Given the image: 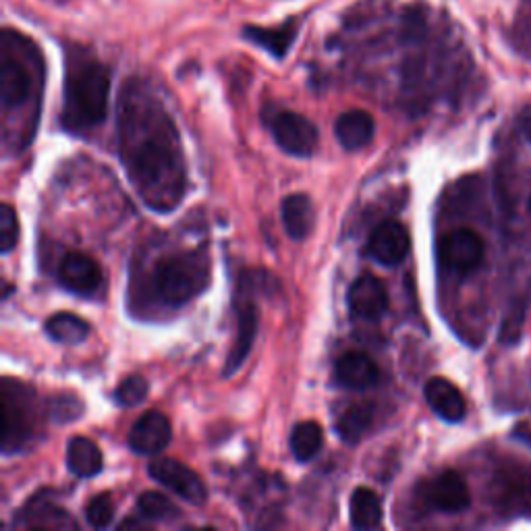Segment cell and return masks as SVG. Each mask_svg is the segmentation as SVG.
<instances>
[{
  "mask_svg": "<svg viewBox=\"0 0 531 531\" xmlns=\"http://www.w3.org/2000/svg\"><path fill=\"white\" fill-rule=\"evenodd\" d=\"M121 158L146 206L171 212L185 195L187 175L173 119L142 81H129L121 96Z\"/></svg>",
  "mask_w": 531,
  "mask_h": 531,
  "instance_id": "1",
  "label": "cell"
},
{
  "mask_svg": "<svg viewBox=\"0 0 531 531\" xmlns=\"http://www.w3.org/2000/svg\"><path fill=\"white\" fill-rule=\"evenodd\" d=\"M110 98V69L86 46L65 48L63 127L71 133L90 131L104 123Z\"/></svg>",
  "mask_w": 531,
  "mask_h": 531,
  "instance_id": "2",
  "label": "cell"
},
{
  "mask_svg": "<svg viewBox=\"0 0 531 531\" xmlns=\"http://www.w3.org/2000/svg\"><path fill=\"white\" fill-rule=\"evenodd\" d=\"M44 61L40 48L23 34L5 27L0 36V100L3 108L19 110L40 94Z\"/></svg>",
  "mask_w": 531,
  "mask_h": 531,
  "instance_id": "3",
  "label": "cell"
},
{
  "mask_svg": "<svg viewBox=\"0 0 531 531\" xmlns=\"http://www.w3.org/2000/svg\"><path fill=\"white\" fill-rule=\"evenodd\" d=\"M210 258L206 249H191L158 262L154 270V291L169 307H183L208 289Z\"/></svg>",
  "mask_w": 531,
  "mask_h": 531,
  "instance_id": "4",
  "label": "cell"
},
{
  "mask_svg": "<svg viewBox=\"0 0 531 531\" xmlns=\"http://www.w3.org/2000/svg\"><path fill=\"white\" fill-rule=\"evenodd\" d=\"M264 119L276 146L283 152L297 158H307L316 152L320 133L310 119L291 110H270Z\"/></svg>",
  "mask_w": 531,
  "mask_h": 531,
  "instance_id": "5",
  "label": "cell"
},
{
  "mask_svg": "<svg viewBox=\"0 0 531 531\" xmlns=\"http://www.w3.org/2000/svg\"><path fill=\"white\" fill-rule=\"evenodd\" d=\"M251 274L245 272L239 278V289L235 295V314H237V337L231 349V355L227 359V368L225 376H233L251 353V347H254L256 334H258V322H260V312L258 305L254 301V295H251Z\"/></svg>",
  "mask_w": 531,
  "mask_h": 531,
  "instance_id": "6",
  "label": "cell"
},
{
  "mask_svg": "<svg viewBox=\"0 0 531 531\" xmlns=\"http://www.w3.org/2000/svg\"><path fill=\"white\" fill-rule=\"evenodd\" d=\"M486 256L484 239L471 229H457L444 235L438 243V258L446 270L455 274H471L478 270Z\"/></svg>",
  "mask_w": 531,
  "mask_h": 531,
  "instance_id": "7",
  "label": "cell"
},
{
  "mask_svg": "<svg viewBox=\"0 0 531 531\" xmlns=\"http://www.w3.org/2000/svg\"><path fill=\"white\" fill-rule=\"evenodd\" d=\"M30 399H32L30 388L9 378L5 380V386H3V413H5L3 446L7 453L17 451L15 446H19L27 436L32 434Z\"/></svg>",
  "mask_w": 531,
  "mask_h": 531,
  "instance_id": "8",
  "label": "cell"
},
{
  "mask_svg": "<svg viewBox=\"0 0 531 531\" xmlns=\"http://www.w3.org/2000/svg\"><path fill=\"white\" fill-rule=\"evenodd\" d=\"M148 471L158 484L173 490L177 496L191 502V505H204L208 498L204 480L191 467L183 465L177 459H158L150 465Z\"/></svg>",
  "mask_w": 531,
  "mask_h": 531,
  "instance_id": "9",
  "label": "cell"
},
{
  "mask_svg": "<svg viewBox=\"0 0 531 531\" xmlns=\"http://www.w3.org/2000/svg\"><path fill=\"white\" fill-rule=\"evenodd\" d=\"M173 428L169 417L160 411H148L137 419L129 432V449L137 455H158L171 444Z\"/></svg>",
  "mask_w": 531,
  "mask_h": 531,
  "instance_id": "10",
  "label": "cell"
},
{
  "mask_svg": "<svg viewBox=\"0 0 531 531\" xmlns=\"http://www.w3.org/2000/svg\"><path fill=\"white\" fill-rule=\"evenodd\" d=\"M409 247H411V239H409L407 229L401 225V222L388 220V222H382V225L376 227V231L370 235L368 254L378 264L393 268V266H399L407 258Z\"/></svg>",
  "mask_w": 531,
  "mask_h": 531,
  "instance_id": "11",
  "label": "cell"
},
{
  "mask_svg": "<svg viewBox=\"0 0 531 531\" xmlns=\"http://www.w3.org/2000/svg\"><path fill=\"white\" fill-rule=\"evenodd\" d=\"M349 310L355 318L376 322L388 310V293L380 278L372 274H363L349 289Z\"/></svg>",
  "mask_w": 531,
  "mask_h": 531,
  "instance_id": "12",
  "label": "cell"
},
{
  "mask_svg": "<svg viewBox=\"0 0 531 531\" xmlns=\"http://www.w3.org/2000/svg\"><path fill=\"white\" fill-rule=\"evenodd\" d=\"M428 505L442 513H461L471 505V494L463 475L444 471L426 486Z\"/></svg>",
  "mask_w": 531,
  "mask_h": 531,
  "instance_id": "13",
  "label": "cell"
},
{
  "mask_svg": "<svg viewBox=\"0 0 531 531\" xmlns=\"http://www.w3.org/2000/svg\"><path fill=\"white\" fill-rule=\"evenodd\" d=\"M59 281L75 295H94L102 285V270L96 260L83 254H67L59 266Z\"/></svg>",
  "mask_w": 531,
  "mask_h": 531,
  "instance_id": "14",
  "label": "cell"
},
{
  "mask_svg": "<svg viewBox=\"0 0 531 531\" xmlns=\"http://www.w3.org/2000/svg\"><path fill=\"white\" fill-rule=\"evenodd\" d=\"M424 395H426V401H428L430 409L440 419H444V422L457 424L465 417L467 405H465L461 390L453 382L446 380V378H438V376L430 378L426 382Z\"/></svg>",
  "mask_w": 531,
  "mask_h": 531,
  "instance_id": "15",
  "label": "cell"
},
{
  "mask_svg": "<svg viewBox=\"0 0 531 531\" xmlns=\"http://www.w3.org/2000/svg\"><path fill=\"white\" fill-rule=\"evenodd\" d=\"M299 34L297 21L291 19L283 25L276 27H260V25H245L243 38L254 46L266 50L274 59H285L287 52L291 50L295 38Z\"/></svg>",
  "mask_w": 531,
  "mask_h": 531,
  "instance_id": "16",
  "label": "cell"
},
{
  "mask_svg": "<svg viewBox=\"0 0 531 531\" xmlns=\"http://www.w3.org/2000/svg\"><path fill=\"white\" fill-rule=\"evenodd\" d=\"M334 378L345 388L366 390L378 384L380 372L376 363L366 353L351 351L339 357L337 366H334Z\"/></svg>",
  "mask_w": 531,
  "mask_h": 531,
  "instance_id": "17",
  "label": "cell"
},
{
  "mask_svg": "<svg viewBox=\"0 0 531 531\" xmlns=\"http://www.w3.org/2000/svg\"><path fill=\"white\" fill-rule=\"evenodd\" d=\"M376 133V123L366 110H349L334 123V135L347 152H357L372 144Z\"/></svg>",
  "mask_w": 531,
  "mask_h": 531,
  "instance_id": "18",
  "label": "cell"
},
{
  "mask_svg": "<svg viewBox=\"0 0 531 531\" xmlns=\"http://www.w3.org/2000/svg\"><path fill=\"white\" fill-rule=\"evenodd\" d=\"M283 225L291 239L303 241L310 237L316 225V210L305 193H291L281 204Z\"/></svg>",
  "mask_w": 531,
  "mask_h": 531,
  "instance_id": "19",
  "label": "cell"
},
{
  "mask_svg": "<svg viewBox=\"0 0 531 531\" xmlns=\"http://www.w3.org/2000/svg\"><path fill=\"white\" fill-rule=\"evenodd\" d=\"M67 465L77 478H94L104 467V457L94 440L75 436L67 444Z\"/></svg>",
  "mask_w": 531,
  "mask_h": 531,
  "instance_id": "20",
  "label": "cell"
},
{
  "mask_svg": "<svg viewBox=\"0 0 531 531\" xmlns=\"http://www.w3.org/2000/svg\"><path fill=\"white\" fill-rule=\"evenodd\" d=\"M351 525L355 529H374L382 523V502L370 488H357L349 502Z\"/></svg>",
  "mask_w": 531,
  "mask_h": 531,
  "instance_id": "21",
  "label": "cell"
},
{
  "mask_svg": "<svg viewBox=\"0 0 531 531\" xmlns=\"http://www.w3.org/2000/svg\"><path fill=\"white\" fill-rule=\"evenodd\" d=\"M46 332L52 341L61 345H79L88 339L90 324L75 314L61 312L46 322Z\"/></svg>",
  "mask_w": 531,
  "mask_h": 531,
  "instance_id": "22",
  "label": "cell"
},
{
  "mask_svg": "<svg viewBox=\"0 0 531 531\" xmlns=\"http://www.w3.org/2000/svg\"><path fill=\"white\" fill-rule=\"evenodd\" d=\"M376 417V407L372 403L351 405L337 422V432L345 442H357L372 428Z\"/></svg>",
  "mask_w": 531,
  "mask_h": 531,
  "instance_id": "23",
  "label": "cell"
},
{
  "mask_svg": "<svg viewBox=\"0 0 531 531\" xmlns=\"http://www.w3.org/2000/svg\"><path fill=\"white\" fill-rule=\"evenodd\" d=\"M324 444V430L318 422H301L291 432V451L301 463L312 461Z\"/></svg>",
  "mask_w": 531,
  "mask_h": 531,
  "instance_id": "24",
  "label": "cell"
},
{
  "mask_svg": "<svg viewBox=\"0 0 531 531\" xmlns=\"http://www.w3.org/2000/svg\"><path fill=\"white\" fill-rule=\"evenodd\" d=\"M137 509L142 513V517L152 521H164L179 515L175 502L160 492H144L137 498Z\"/></svg>",
  "mask_w": 531,
  "mask_h": 531,
  "instance_id": "25",
  "label": "cell"
},
{
  "mask_svg": "<svg viewBox=\"0 0 531 531\" xmlns=\"http://www.w3.org/2000/svg\"><path fill=\"white\" fill-rule=\"evenodd\" d=\"M148 382L144 376H127L115 393V401L121 405V407H135L139 403H144L146 397H148Z\"/></svg>",
  "mask_w": 531,
  "mask_h": 531,
  "instance_id": "26",
  "label": "cell"
},
{
  "mask_svg": "<svg viewBox=\"0 0 531 531\" xmlns=\"http://www.w3.org/2000/svg\"><path fill=\"white\" fill-rule=\"evenodd\" d=\"M113 515H115V505H113V500H110L108 494H98L88 502L86 519L92 527H96V529L108 527L110 521H113Z\"/></svg>",
  "mask_w": 531,
  "mask_h": 531,
  "instance_id": "27",
  "label": "cell"
},
{
  "mask_svg": "<svg viewBox=\"0 0 531 531\" xmlns=\"http://www.w3.org/2000/svg\"><path fill=\"white\" fill-rule=\"evenodd\" d=\"M17 239H19L17 214L11 204H3V208H0V249H3V254H11L13 247L17 245Z\"/></svg>",
  "mask_w": 531,
  "mask_h": 531,
  "instance_id": "28",
  "label": "cell"
},
{
  "mask_svg": "<svg viewBox=\"0 0 531 531\" xmlns=\"http://www.w3.org/2000/svg\"><path fill=\"white\" fill-rule=\"evenodd\" d=\"M81 411H83V405L75 397H57L52 401L50 417L54 419V422L65 424V422H73V419H77Z\"/></svg>",
  "mask_w": 531,
  "mask_h": 531,
  "instance_id": "29",
  "label": "cell"
},
{
  "mask_svg": "<svg viewBox=\"0 0 531 531\" xmlns=\"http://www.w3.org/2000/svg\"><path fill=\"white\" fill-rule=\"evenodd\" d=\"M519 129L525 135L527 142H531V108H527V110H523V113H521V117H519Z\"/></svg>",
  "mask_w": 531,
  "mask_h": 531,
  "instance_id": "30",
  "label": "cell"
},
{
  "mask_svg": "<svg viewBox=\"0 0 531 531\" xmlns=\"http://www.w3.org/2000/svg\"><path fill=\"white\" fill-rule=\"evenodd\" d=\"M529 212H531V202H529Z\"/></svg>",
  "mask_w": 531,
  "mask_h": 531,
  "instance_id": "31",
  "label": "cell"
}]
</instances>
